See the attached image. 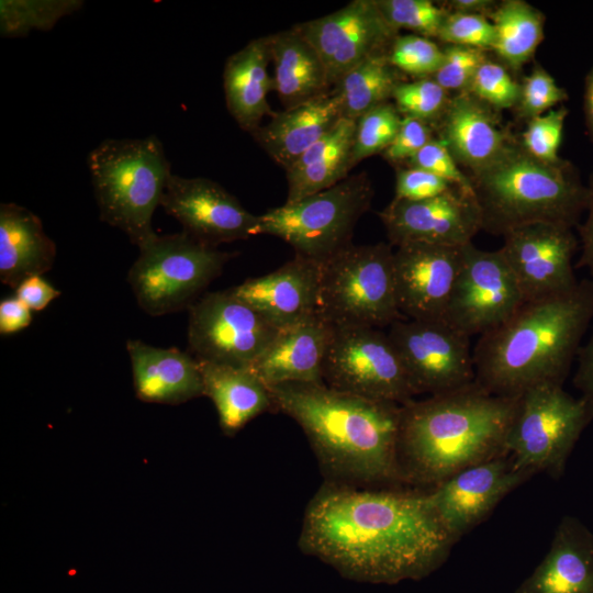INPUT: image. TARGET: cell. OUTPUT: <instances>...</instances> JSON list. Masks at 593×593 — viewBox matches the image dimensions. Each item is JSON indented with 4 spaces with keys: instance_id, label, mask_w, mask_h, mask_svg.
<instances>
[{
    "instance_id": "816d5d0a",
    "label": "cell",
    "mask_w": 593,
    "mask_h": 593,
    "mask_svg": "<svg viewBox=\"0 0 593 593\" xmlns=\"http://www.w3.org/2000/svg\"><path fill=\"white\" fill-rule=\"evenodd\" d=\"M455 12L480 14L492 5L489 0H456L451 1Z\"/></svg>"
},
{
    "instance_id": "b9f144b4",
    "label": "cell",
    "mask_w": 593,
    "mask_h": 593,
    "mask_svg": "<svg viewBox=\"0 0 593 593\" xmlns=\"http://www.w3.org/2000/svg\"><path fill=\"white\" fill-rule=\"evenodd\" d=\"M410 167L426 170L474 199L470 178L465 175L444 141L432 139L410 160Z\"/></svg>"
},
{
    "instance_id": "f35d334b",
    "label": "cell",
    "mask_w": 593,
    "mask_h": 593,
    "mask_svg": "<svg viewBox=\"0 0 593 593\" xmlns=\"http://www.w3.org/2000/svg\"><path fill=\"white\" fill-rule=\"evenodd\" d=\"M466 90L496 109L514 107L521 96V86L505 68L488 59L479 67Z\"/></svg>"
},
{
    "instance_id": "e575fe53",
    "label": "cell",
    "mask_w": 593,
    "mask_h": 593,
    "mask_svg": "<svg viewBox=\"0 0 593 593\" xmlns=\"http://www.w3.org/2000/svg\"><path fill=\"white\" fill-rule=\"evenodd\" d=\"M402 118L395 105L382 103L356 121L353 144L354 167L372 155L383 153L396 136Z\"/></svg>"
},
{
    "instance_id": "5b68a950",
    "label": "cell",
    "mask_w": 593,
    "mask_h": 593,
    "mask_svg": "<svg viewBox=\"0 0 593 593\" xmlns=\"http://www.w3.org/2000/svg\"><path fill=\"white\" fill-rule=\"evenodd\" d=\"M469 178L481 230L492 235L536 223L573 228L585 211L588 187L569 161L545 163L513 145Z\"/></svg>"
},
{
    "instance_id": "d6986e66",
    "label": "cell",
    "mask_w": 593,
    "mask_h": 593,
    "mask_svg": "<svg viewBox=\"0 0 593 593\" xmlns=\"http://www.w3.org/2000/svg\"><path fill=\"white\" fill-rule=\"evenodd\" d=\"M379 217L396 247L415 243L465 246L481 231L474 199L456 188L419 201L393 198Z\"/></svg>"
},
{
    "instance_id": "ac0fdd59",
    "label": "cell",
    "mask_w": 593,
    "mask_h": 593,
    "mask_svg": "<svg viewBox=\"0 0 593 593\" xmlns=\"http://www.w3.org/2000/svg\"><path fill=\"white\" fill-rule=\"evenodd\" d=\"M160 205L195 239L217 246L258 235L259 215L248 212L220 183L171 175Z\"/></svg>"
},
{
    "instance_id": "ffe728a7",
    "label": "cell",
    "mask_w": 593,
    "mask_h": 593,
    "mask_svg": "<svg viewBox=\"0 0 593 593\" xmlns=\"http://www.w3.org/2000/svg\"><path fill=\"white\" fill-rule=\"evenodd\" d=\"M463 246L405 244L393 254L399 311L411 320H444L463 257Z\"/></svg>"
},
{
    "instance_id": "60d3db41",
    "label": "cell",
    "mask_w": 593,
    "mask_h": 593,
    "mask_svg": "<svg viewBox=\"0 0 593 593\" xmlns=\"http://www.w3.org/2000/svg\"><path fill=\"white\" fill-rule=\"evenodd\" d=\"M437 37L448 45L491 48L494 41L492 22L482 14L447 13Z\"/></svg>"
},
{
    "instance_id": "f5cc1de1",
    "label": "cell",
    "mask_w": 593,
    "mask_h": 593,
    "mask_svg": "<svg viewBox=\"0 0 593 593\" xmlns=\"http://www.w3.org/2000/svg\"><path fill=\"white\" fill-rule=\"evenodd\" d=\"M585 104L589 127L593 134V71L591 72L586 85Z\"/></svg>"
},
{
    "instance_id": "681fc988",
    "label": "cell",
    "mask_w": 593,
    "mask_h": 593,
    "mask_svg": "<svg viewBox=\"0 0 593 593\" xmlns=\"http://www.w3.org/2000/svg\"><path fill=\"white\" fill-rule=\"evenodd\" d=\"M588 187V201L585 211L586 216L577 228L581 244V255L574 264L577 268H585L593 279V175L590 178Z\"/></svg>"
},
{
    "instance_id": "6da1fadb",
    "label": "cell",
    "mask_w": 593,
    "mask_h": 593,
    "mask_svg": "<svg viewBox=\"0 0 593 593\" xmlns=\"http://www.w3.org/2000/svg\"><path fill=\"white\" fill-rule=\"evenodd\" d=\"M457 541L427 492L327 481L306 506L300 548L365 581L395 583L438 569Z\"/></svg>"
},
{
    "instance_id": "3957f363",
    "label": "cell",
    "mask_w": 593,
    "mask_h": 593,
    "mask_svg": "<svg viewBox=\"0 0 593 593\" xmlns=\"http://www.w3.org/2000/svg\"><path fill=\"white\" fill-rule=\"evenodd\" d=\"M593 322V279L563 293L525 301L473 347L475 382L499 396L517 398L539 384L563 385Z\"/></svg>"
},
{
    "instance_id": "7dc6e473",
    "label": "cell",
    "mask_w": 593,
    "mask_h": 593,
    "mask_svg": "<svg viewBox=\"0 0 593 593\" xmlns=\"http://www.w3.org/2000/svg\"><path fill=\"white\" fill-rule=\"evenodd\" d=\"M575 361L573 385L593 416V326L589 339L581 345Z\"/></svg>"
},
{
    "instance_id": "8992f818",
    "label": "cell",
    "mask_w": 593,
    "mask_h": 593,
    "mask_svg": "<svg viewBox=\"0 0 593 593\" xmlns=\"http://www.w3.org/2000/svg\"><path fill=\"white\" fill-rule=\"evenodd\" d=\"M87 166L100 220L138 248L154 238L152 219L172 175L159 138H107L88 154Z\"/></svg>"
},
{
    "instance_id": "8fae6325",
    "label": "cell",
    "mask_w": 593,
    "mask_h": 593,
    "mask_svg": "<svg viewBox=\"0 0 593 593\" xmlns=\"http://www.w3.org/2000/svg\"><path fill=\"white\" fill-rule=\"evenodd\" d=\"M323 381L343 392L401 405L416 395L388 333L369 326L334 325Z\"/></svg>"
},
{
    "instance_id": "83f0119b",
    "label": "cell",
    "mask_w": 593,
    "mask_h": 593,
    "mask_svg": "<svg viewBox=\"0 0 593 593\" xmlns=\"http://www.w3.org/2000/svg\"><path fill=\"white\" fill-rule=\"evenodd\" d=\"M270 60L267 36L249 41L232 54L224 66L223 87L226 107L238 126L249 133L260 126L265 116H272L267 100L273 90L268 74Z\"/></svg>"
},
{
    "instance_id": "74e56055",
    "label": "cell",
    "mask_w": 593,
    "mask_h": 593,
    "mask_svg": "<svg viewBox=\"0 0 593 593\" xmlns=\"http://www.w3.org/2000/svg\"><path fill=\"white\" fill-rule=\"evenodd\" d=\"M388 58L398 70L426 78L434 76L443 65L444 51L428 37L410 34L394 38Z\"/></svg>"
},
{
    "instance_id": "ee69618b",
    "label": "cell",
    "mask_w": 593,
    "mask_h": 593,
    "mask_svg": "<svg viewBox=\"0 0 593 593\" xmlns=\"http://www.w3.org/2000/svg\"><path fill=\"white\" fill-rule=\"evenodd\" d=\"M567 98L566 91L542 68H535L521 86V113L529 119L539 116Z\"/></svg>"
},
{
    "instance_id": "484cf974",
    "label": "cell",
    "mask_w": 593,
    "mask_h": 593,
    "mask_svg": "<svg viewBox=\"0 0 593 593\" xmlns=\"http://www.w3.org/2000/svg\"><path fill=\"white\" fill-rule=\"evenodd\" d=\"M441 137L457 164L473 172L500 158L511 146L485 104L466 91L448 102Z\"/></svg>"
},
{
    "instance_id": "d590c367",
    "label": "cell",
    "mask_w": 593,
    "mask_h": 593,
    "mask_svg": "<svg viewBox=\"0 0 593 593\" xmlns=\"http://www.w3.org/2000/svg\"><path fill=\"white\" fill-rule=\"evenodd\" d=\"M387 23L424 37H437L447 12L429 0H374Z\"/></svg>"
},
{
    "instance_id": "e0dca14e",
    "label": "cell",
    "mask_w": 593,
    "mask_h": 593,
    "mask_svg": "<svg viewBox=\"0 0 593 593\" xmlns=\"http://www.w3.org/2000/svg\"><path fill=\"white\" fill-rule=\"evenodd\" d=\"M533 475L515 469L512 458L503 455L456 472L429 489L428 495L444 527L458 541Z\"/></svg>"
},
{
    "instance_id": "4fadbf2b",
    "label": "cell",
    "mask_w": 593,
    "mask_h": 593,
    "mask_svg": "<svg viewBox=\"0 0 593 593\" xmlns=\"http://www.w3.org/2000/svg\"><path fill=\"white\" fill-rule=\"evenodd\" d=\"M388 335L416 394L435 395L475 381L471 337L445 320L400 318Z\"/></svg>"
},
{
    "instance_id": "30bf717a",
    "label": "cell",
    "mask_w": 593,
    "mask_h": 593,
    "mask_svg": "<svg viewBox=\"0 0 593 593\" xmlns=\"http://www.w3.org/2000/svg\"><path fill=\"white\" fill-rule=\"evenodd\" d=\"M593 416L582 398L563 385L539 384L517 396L506 439L515 469L560 479L568 459Z\"/></svg>"
},
{
    "instance_id": "f1b7e54d",
    "label": "cell",
    "mask_w": 593,
    "mask_h": 593,
    "mask_svg": "<svg viewBox=\"0 0 593 593\" xmlns=\"http://www.w3.org/2000/svg\"><path fill=\"white\" fill-rule=\"evenodd\" d=\"M267 40L273 64V90L284 109L333 89L320 55L294 27L269 35Z\"/></svg>"
},
{
    "instance_id": "4dcf8cb0",
    "label": "cell",
    "mask_w": 593,
    "mask_h": 593,
    "mask_svg": "<svg viewBox=\"0 0 593 593\" xmlns=\"http://www.w3.org/2000/svg\"><path fill=\"white\" fill-rule=\"evenodd\" d=\"M356 121L343 118L286 170L287 201L326 190L348 177L353 164Z\"/></svg>"
},
{
    "instance_id": "f907efd6",
    "label": "cell",
    "mask_w": 593,
    "mask_h": 593,
    "mask_svg": "<svg viewBox=\"0 0 593 593\" xmlns=\"http://www.w3.org/2000/svg\"><path fill=\"white\" fill-rule=\"evenodd\" d=\"M32 310L16 296L0 302V333L13 334L27 327L32 322Z\"/></svg>"
},
{
    "instance_id": "7a4b0ae2",
    "label": "cell",
    "mask_w": 593,
    "mask_h": 593,
    "mask_svg": "<svg viewBox=\"0 0 593 593\" xmlns=\"http://www.w3.org/2000/svg\"><path fill=\"white\" fill-rule=\"evenodd\" d=\"M273 410L302 428L331 481L362 486L403 483L399 463L402 405L325 383L268 387Z\"/></svg>"
},
{
    "instance_id": "ba28073f",
    "label": "cell",
    "mask_w": 593,
    "mask_h": 593,
    "mask_svg": "<svg viewBox=\"0 0 593 593\" xmlns=\"http://www.w3.org/2000/svg\"><path fill=\"white\" fill-rule=\"evenodd\" d=\"M138 249L127 282L139 307L152 316L188 310L234 256L184 231L157 234Z\"/></svg>"
},
{
    "instance_id": "603a6c76",
    "label": "cell",
    "mask_w": 593,
    "mask_h": 593,
    "mask_svg": "<svg viewBox=\"0 0 593 593\" xmlns=\"http://www.w3.org/2000/svg\"><path fill=\"white\" fill-rule=\"evenodd\" d=\"M515 593H593V533L563 516L546 556Z\"/></svg>"
},
{
    "instance_id": "7c38bea8",
    "label": "cell",
    "mask_w": 593,
    "mask_h": 593,
    "mask_svg": "<svg viewBox=\"0 0 593 593\" xmlns=\"http://www.w3.org/2000/svg\"><path fill=\"white\" fill-rule=\"evenodd\" d=\"M188 311V346L202 361L250 368L280 331L230 289L204 293Z\"/></svg>"
},
{
    "instance_id": "8d00e7d4",
    "label": "cell",
    "mask_w": 593,
    "mask_h": 593,
    "mask_svg": "<svg viewBox=\"0 0 593 593\" xmlns=\"http://www.w3.org/2000/svg\"><path fill=\"white\" fill-rule=\"evenodd\" d=\"M446 92L434 79L421 78L398 85L392 99L400 114L428 123L445 113L448 105Z\"/></svg>"
},
{
    "instance_id": "f546056e",
    "label": "cell",
    "mask_w": 593,
    "mask_h": 593,
    "mask_svg": "<svg viewBox=\"0 0 593 593\" xmlns=\"http://www.w3.org/2000/svg\"><path fill=\"white\" fill-rule=\"evenodd\" d=\"M198 361L204 395L212 400L225 435L234 436L248 422L273 410L269 388L250 368Z\"/></svg>"
},
{
    "instance_id": "c3c4849f",
    "label": "cell",
    "mask_w": 593,
    "mask_h": 593,
    "mask_svg": "<svg viewBox=\"0 0 593 593\" xmlns=\"http://www.w3.org/2000/svg\"><path fill=\"white\" fill-rule=\"evenodd\" d=\"M60 292L42 276H33L20 283L15 289V296L33 311L45 309Z\"/></svg>"
},
{
    "instance_id": "277c9868",
    "label": "cell",
    "mask_w": 593,
    "mask_h": 593,
    "mask_svg": "<svg viewBox=\"0 0 593 593\" xmlns=\"http://www.w3.org/2000/svg\"><path fill=\"white\" fill-rule=\"evenodd\" d=\"M517 398L475 381L402 405L399 463L403 483L434 488L456 472L506 455Z\"/></svg>"
},
{
    "instance_id": "bcb514c9",
    "label": "cell",
    "mask_w": 593,
    "mask_h": 593,
    "mask_svg": "<svg viewBox=\"0 0 593 593\" xmlns=\"http://www.w3.org/2000/svg\"><path fill=\"white\" fill-rule=\"evenodd\" d=\"M432 139L434 138L426 122L404 116L396 136L383 152V156L392 163L410 160Z\"/></svg>"
},
{
    "instance_id": "d4e9b609",
    "label": "cell",
    "mask_w": 593,
    "mask_h": 593,
    "mask_svg": "<svg viewBox=\"0 0 593 593\" xmlns=\"http://www.w3.org/2000/svg\"><path fill=\"white\" fill-rule=\"evenodd\" d=\"M343 119L338 93L329 92L275 113L251 132L254 139L284 170Z\"/></svg>"
},
{
    "instance_id": "4316f807",
    "label": "cell",
    "mask_w": 593,
    "mask_h": 593,
    "mask_svg": "<svg viewBox=\"0 0 593 593\" xmlns=\"http://www.w3.org/2000/svg\"><path fill=\"white\" fill-rule=\"evenodd\" d=\"M56 244L41 219L16 203L0 204V280L16 289L22 281L49 271Z\"/></svg>"
},
{
    "instance_id": "9a60e30c",
    "label": "cell",
    "mask_w": 593,
    "mask_h": 593,
    "mask_svg": "<svg viewBox=\"0 0 593 593\" xmlns=\"http://www.w3.org/2000/svg\"><path fill=\"white\" fill-rule=\"evenodd\" d=\"M317 52L334 88L369 57L388 54L398 36L374 0H354L325 16L293 26Z\"/></svg>"
},
{
    "instance_id": "7402d4cb",
    "label": "cell",
    "mask_w": 593,
    "mask_h": 593,
    "mask_svg": "<svg viewBox=\"0 0 593 593\" xmlns=\"http://www.w3.org/2000/svg\"><path fill=\"white\" fill-rule=\"evenodd\" d=\"M333 327L317 313L281 328L250 369L267 387L324 383L323 366Z\"/></svg>"
},
{
    "instance_id": "44dd1931",
    "label": "cell",
    "mask_w": 593,
    "mask_h": 593,
    "mask_svg": "<svg viewBox=\"0 0 593 593\" xmlns=\"http://www.w3.org/2000/svg\"><path fill=\"white\" fill-rule=\"evenodd\" d=\"M320 280L321 262L295 255L275 271L230 290L281 329L316 313Z\"/></svg>"
},
{
    "instance_id": "7bdbcfd3",
    "label": "cell",
    "mask_w": 593,
    "mask_h": 593,
    "mask_svg": "<svg viewBox=\"0 0 593 593\" xmlns=\"http://www.w3.org/2000/svg\"><path fill=\"white\" fill-rule=\"evenodd\" d=\"M444 61L433 79L445 90L467 89L479 67L486 60L483 49L448 45Z\"/></svg>"
},
{
    "instance_id": "5bb4252c",
    "label": "cell",
    "mask_w": 593,
    "mask_h": 593,
    "mask_svg": "<svg viewBox=\"0 0 593 593\" xmlns=\"http://www.w3.org/2000/svg\"><path fill=\"white\" fill-rule=\"evenodd\" d=\"M462 265L444 320L466 335H483L525 302L502 251L463 246Z\"/></svg>"
},
{
    "instance_id": "d6a6232c",
    "label": "cell",
    "mask_w": 593,
    "mask_h": 593,
    "mask_svg": "<svg viewBox=\"0 0 593 593\" xmlns=\"http://www.w3.org/2000/svg\"><path fill=\"white\" fill-rule=\"evenodd\" d=\"M494 41L491 49L513 68L528 61L544 36L542 14L521 0L503 1L492 11Z\"/></svg>"
},
{
    "instance_id": "52a82bcc",
    "label": "cell",
    "mask_w": 593,
    "mask_h": 593,
    "mask_svg": "<svg viewBox=\"0 0 593 593\" xmlns=\"http://www.w3.org/2000/svg\"><path fill=\"white\" fill-rule=\"evenodd\" d=\"M391 244H351L321 262L316 313L332 325L380 328L402 318Z\"/></svg>"
},
{
    "instance_id": "cb8c5ba5",
    "label": "cell",
    "mask_w": 593,
    "mask_h": 593,
    "mask_svg": "<svg viewBox=\"0 0 593 593\" xmlns=\"http://www.w3.org/2000/svg\"><path fill=\"white\" fill-rule=\"evenodd\" d=\"M136 396L147 403L181 404L204 395L200 365L188 351L161 348L128 339Z\"/></svg>"
},
{
    "instance_id": "1f68e13d",
    "label": "cell",
    "mask_w": 593,
    "mask_h": 593,
    "mask_svg": "<svg viewBox=\"0 0 593 593\" xmlns=\"http://www.w3.org/2000/svg\"><path fill=\"white\" fill-rule=\"evenodd\" d=\"M388 54L367 58L345 74L334 86L342 101L343 118L357 121L371 109L388 102L403 82Z\"/></svg>"
},
{
    "instance_id": "2e32d148",
    "label": "cell",
    "mask_w": 593,
    "mask_h": 593,
    "mask_svg": "<svg viewBox=\"0 0 593 593\" xmlns=\"http://www.w3.org/2000/svg\"><path fill=\"white\" fill-rule=\"evenodd\" d=\"M500 248L523 294L533 301L573 289L578 238L571 227L536 223L510 231Z\"/></svg>"
},
{
    "instance_id": "f6af8a7d",
    "label": "cell",
    "mask_w": 593,
    "mask_h": 593,
    "mask_svg": "<svg viewBox=\"0 0 593 593\" xmlns=\"http://www.w3.org/2000/svg\"><path fill=\"white\" fill-rule=\"evenodd\" d=\"M452 188L455 187L426 170L409 167L396 172L394 199L419 201L437 197Z\"/></svg>"
},
{
    "instance_id": "ab89813d",
    "label": "cell",
    "mask_w": 593,
    "mask_h": 593,
    "mask_svg": "<svg viewBox=\"0 0 593 593\" xmlns=\"http://www.w3.org/2000/svg\"><path fill=\"white\" fill-rule=\"evenodd\" d=\"M567 115V109L559 108L530 119L523 134V148L545 163L560 161L558 152Z\"/></svg>"
},
{
    "instance_id": "836d02e7",
    "label": "cell",
    "mask_w": 593,
    "mask_h": 593,
    "mask_svg": "<svg viewBox=\"0 0 593 593\" xmlns=\"http://www.w3.org/2000/svg\"><path fill=\"white\" fill-rule=\"evenodd\" d=\"M82 5L81 0H1V36L22 37L34 30L49 31L61 18Z\"/></svg>"
},
{
    "instance_id": "9c48e42d",
    "label": "cell",
    "mask_w": 593,
    "mask_h": 593,
    "mask_svg": "<svg viewBox=\"0 0 593 593\" xmlns=\"http://www.w3.org/2000/svg\"><path fill=\"white\" fill-rule=\"evenodd\" d=\"M374 191L367 172L259 215L258 235L276 236L295 255L324 261L350 246L359 219L369 210Z\"/></svg>"
}]
</instances>
